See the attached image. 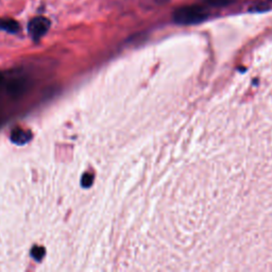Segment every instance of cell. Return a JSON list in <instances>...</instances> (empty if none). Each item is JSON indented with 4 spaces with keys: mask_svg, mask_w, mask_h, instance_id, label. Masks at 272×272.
<instances>
[{
    "mask_svg": "<svg viewBox=\"0 0 272 272\" xmlns=\"http://www.w3.org/2000/svg\"><path fill=\"white\" fill-rule=\"evenodd\" d=\"M50 28V21L46 17L39 16L33 18L28 25V32L33 40H40L48 32Z\"/></svg>",
    "mask_w": 272,
    "mask_h": 272,
    "instance_id": "cell-2",
    "label": "cell"
},
{
    "mask_svg": "<svg viewBox=\"0 0 272 272\" xmlns=\"http://www.w3.org/2000/svg\"><path fill=\"white\" fill-rule=\"evenodd\" d=\"M19 24L14 19L0 18V30H3L9 33H16L19 31Z\"/></svg>",
    "mask_w": 272,
    "mask_h": 272,
    "instance_id": "cell-4",
    "label": "cell"
},
{
    "mask_svg": "<svg viewBox=\"0 0 272 272\" xmlns=\"http://www.w3.org/2000/svg\"><path fill=\"white\" fill-rule=\"evenodd\" d=\"M206 2L213 6H221L230 4L231 2H233V0H206Z\"/></svg>",
    "mask_w": 272,
    "mask_h": 272,
    "instance_id": "cell-5",
    "label": "cell"
},
{
    "mask_svg": "<svg viewBox=\"0 0 272 272\" xmlns=\"http://www.w3.org/2000/svg\"><path fill=\"white\" fill-rule=\"evenodd\" d=\"M10 138L15 145H26L32 139V134L24 129H15L12 131Z\"/></svg>",
    "mask_w": 272,
    "mask_h": 272,
    "instance_id": "cell-3",
    "label": "cell"
},
{
    "mask_svg": "<svg viewBox=\"0 0 272 272\" xmlns=\"http://www.w3.org/2000/svg\"><path fill=\"white\" fill-rule=\"evenodd\" d=\"M208 16L207 11L200 5H186L173 13V19L177 24L193 25L205 20Z\"/></svg>",
    "mask_w": 272,
    "mask_h": 272,
    "instance_id": "cell-1",
    "label": "cell"
}]
</instances>
